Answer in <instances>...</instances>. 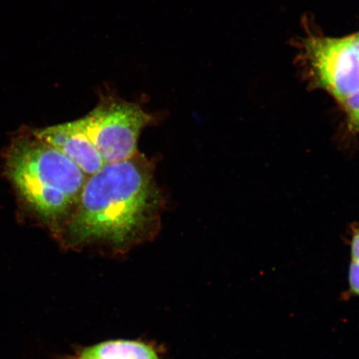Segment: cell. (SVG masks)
I'll return each mask as SVG.
<instances>
[{
	"mask_svg": "<svg viewBox=\"0 0 359 359\" xmlns=\"http://www.w3.org/2000/svg\"><path fill=\"white\" fill-rule=\"evenodd\" d=\"M305 57L313 80L341 103L358 91L359 52L353 36L309 39Z\"/></svg>",
	"mask_w": 359,
	"mask_h": 359,
	"instance_id": "cell-4",
	"label": "cell"
},
{
	"mask_svg": "<svg viewBox=\"0 0 359 359\" xmlns=\"http://www.w3.org/2000/svg\"><path fill=\"white\" fill-rule=\"evenodd\" d=\"M347 112L350 128L359 131V90L342 102Z\"/></svg>",
	"mask_w": 359,
	"mask_h": 359,
	"instance_id": "cell-7",
	"label": "cell"
},
{
	"mask_svg": "<svg viewBox=\"0 0 359 359\" xmlns=\"http://www.w3.org/2000/svg\"><path fill=\"white\" fill-rule=\"evenodd\" d=\"M6 168L21 200L57 237L77 209L87 175L34 134L13 141Z\"/></svg>",
	"mask_w": 359,
	"mask_h": 359,
	"instance_id": "cell-2",
	"label": "cell"
},
{
	"mask_svg": "<svg viewBox=\"0 0 359 359\" xmlns=\"http://www.w3.org/2000/svg\"><path fill=\"white\" fill-rule=\"evenodd\" d=\"M60 359H164L158 346L143 340L116 339L76 349Z\"/></svg>",
	"mask_w": 359,
	"mask_h": 359,
	"instance_id": "cell-6",
	"label": "cell"
},
{
	"mask_svg": "<svg viewBox=\"0 0 359 359\" xmlns=\"http://www.w3.org/2000/svg\"><path fill=\"white\" fill-rule=\"evenodd\" d=\"M351 262L359 263V230L354 232L351 244Z\"/></svg>",
	"mask_w": 359,
	"mask_h": 359,
	"instance_id": "cell-9",
	"label": "cell"
},
{
	"mask_svg": "<svg viewBox=\"0 0 359 359\" xmlns=\"http://www.w3.org/2000/svg\"><path fill=\"white\" fill-rule=\"evenodd\" d=\"M348 294L359 297V263L351 262L348 271Z\"/></svg>",
	"mask_w": 359,
	"mask_h": 359,
	"instance_id": "cell-8",
	"label": "cell"
},
{
	"mask_svg": "<svg viewBox=\"0 0 359 359\" xmlns=\"http://www.w3.org/2000/svg\"><path fill=\"white\" fill-rule=\"evenodd\" d=\"M33 134L73 161L88 177L97 172L105 165L90 140L82 118L35 130Z\"/></svg>",
	"mask_w": 359,
	"mask_h": 359,
	"instance_id": "cell-5",
	"label": "cell"
},
{
	"mask_svg": "<svg viewBox=\"0 0 359 359\" xmlns=\"http://www.w3.org/2000/svg\"><path fill=\"white\" fill-rule=\"evenodd\" d=\"M163 202L154 165L137 151L88 177L77 209L57 238L67 250L128 253L158 233Z\"/></svg>",
	"mask_w": 359,
	"mask_h": 359,
	"instance_id": "cell-1",
	"label": "cell"
},
{
	"mask_svg": "<svg viewBox=\"0 0 359 359\" xmlns=\"http://www.w3.org/2000/svg\"><path fill=\"white\" fill-rule=\"evenodd\" d=\"M353 38H354V41H355L356 46H357V48L358 49V52H359V33L355 35H353Z\"/></svg>",
	"mask_w": 359,
	"mask_h": 359,
	"instance_id": "cell-10",
	"label": "cell"
},
{
	"mask_svg": "<svg viewBox=\"0 0 359 359\" xmlns=\"http://www.w3.org/2000/svg\"><path fill=\"white\" fill-rule=\"evenodd\" d=\"M82 120L103 161L110 164L137 154L139 137L154 122V116L136 103L107 93L101 94L98 104Z\"/></svg>",
	"mask_w": 359,
	"mask_h": 359,
	"instance_id": "cell-3",
	"label": "cell"
}]
</instances>
